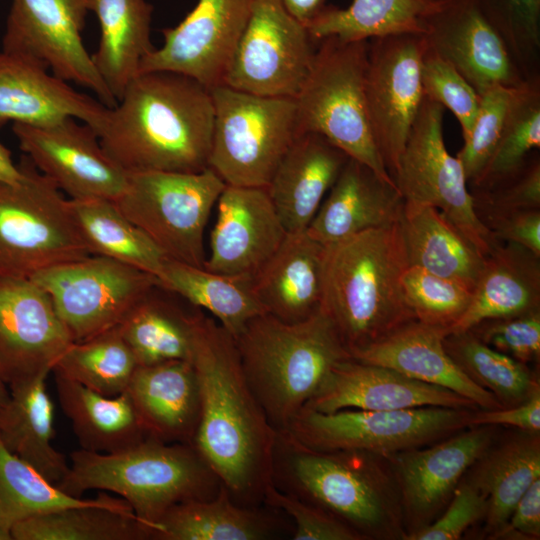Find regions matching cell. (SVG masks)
Masks as SVG:
<instances>
[{"label": "cell", "mask_w": 540, "mask_h": 540, "mask_svg": "<svg viewBox=\"0 0 540 540\" xmlns=\"http://www.w3.org/2000/svg\"><path fill=\"white\" fill-rule=\"evenodd\" d=\"M191 362L201 400L193 444L235 503L261 507L273 485L277 430L247 382L235 339L211 316H202Z\"/></svg>", "instance_id": "6da1fadb"}, {"label": "cell", "mask_w": 540, "mask_h": 540, "mask_svg": "<svg viewBox=\"0 0 540 540\" xmlns=\"http://www.w3.org/2000/svg\"><path fill=\"white\" fill-rule=\"evenodd\" d=\"M211 90L169 71L139 73L108 109L100 143L126 172H200L209 167Z\"/></svg>", "instance_id": "7a4b0ae2"}, {"label": "cell", "mask_w": 540, "mask_h": 540, "mask_svg": "<svg viewBox=\"0 0 540 540\" xmlns=\"http://www.w3.org/2000/svg\"><path fill=\"white\" fill-rule=\"evenodd\" d=\"M273 485L330 513L367 539H405L399 490L386 457L320 451L277 431Z\"/></svg>", "instance_id": "3957f363"}, {"label": "cell", "mask_w": 540, "mask_h": 540, "mask_svg": "<svg viewBox=\"0 0 540 540\" xmlns=\"http://www.w3.org/2000/svg\"><path fill=\"white\" fill-rule=\"evenodd\" d=\"M408 266L399 222L325 246L321 308L350 353L415 320L401 287Z\"/></svg>", "instance_id": "277c9868"}, {"label": "cell", "mask_w": 540, "mask_h": 540, "mask_svg": "<svg viewBox=\"0 0 540 540\" xmlns=\"http://www.w3.org/2000/svg\"><path fill=\"white\" fill-rule=\"evenodd\" d=\"M235 342L247 382L277 431L288 428L335 365L352 358L322 308L296 323L258 315Z\"/></svg>", "instance_id": "5b68a950"}, {"label": "cell", "mask_w": 540, "mask_h": 540, "mask_svg": "<svg viewBox=\"0 0 540 540\" xmlns=\"http://www.w3.org/2000/svg\"><path fill=\"white\" fill-rule=\"evenodd\" d=\"M221 485L194 444L164 443L146 437L114 453L73 451L69 470L57 486L74 497H82L89 490L111 492L124 499L154 532L156 523L171 507L212 499Z\"/></svg>", "instance_id": "8992f818"}, {"label": "cell", "mask_w": 540, "mask_h": 540, "mask_svg": "<svg viewBox=\"0 0 540 540\" xmlns=\"http://www.w3.org/2000/svg\"><path fill=\"white\" fill-rule=\"evenodd\" d=\"M311 69L294 98L297 134L324 136L394 183L376 148L365 98L368 41L319 40ZM395 184V183H394Z\"/></svg>", "instance_id": "52a82bcc"}, {"label": "cell", "mask_w": 540, "mask_h": 540, "mask_svg": "<svg viewBox=\"0 0 540 540\" xmlns=\"http://www.w3.org/2000/svg\"><path fill=\"white\" fill-rule=\"evenodd\" d=\"M22 178L0 180V277L31 278L90 254L70 199L25 155Z\"/></svg>", "instance_id": "ba28073f"}, {"label": "cell", "mask_w": 540, "mask_h": 540, "mask_svg": "<svg viewBox=\"0 0 540 540\" xmlns=\"http://www.w3.org/2000/svg\"><path fill=\"white\" fill-rule=\"evenodd\" d=\"M210 90L214 122L209 168L226 185L266 188L297 135L294 99L226 85Z\"/></svg>", "instance_id": "9c48e42d"}, {"label": "cell", "mask_w": 540, "mask_h": 540, "mask_svg": "<svg viewBox=\"0 0 540 540\" xmlns=\"http://www.w3.org/2000/svg\"><path fill=\"white\" fill-rule=\"evenodd\" d=\"M115 200L120 211L170 259L203 267L204 235L226 184L211 169L200 172H127Z\"/></svg>", "instance_id": "30bf717a"}, {"label": "cell", "mask_w": 540, "mask_h": 540, "mask_svg": "<svg viewBox=\"0 0 540 540\" xmlns=\"http://www.w3.org/2000/svg\"><path fill=\"white\" fill-rule=\"evenodd\" d=\"M473 411L439 406L332 413L303 409L285 431L314 450L363 451L387 457L469 428Z\"/></svg>", "instance_id": "8fae6325"}, {"label": "cell", "mask_w": 540, "mask_h": 540, "mask_svg": "<svg viewBox=\"0 0 540 540\" xmlns=\"http://www.w3.org/2000/svg\"><path fill=\"white\" fill-rule=\"evenodd\" d=\"M444 110L423 97L393 181L404 200L437 208L485 257L500 242L477 217L463 167L446 148Z\"/></svg>", "instance_id": "7c38bea8"}, {"label": "cell", "mask_w": 540, "mask_h": 540, "mask_svg": "<svg viewBox=\"0 0 540 540\" xmlns=\"http://www.w3.org/2000/svg\"><path fill=\"white\" fill-rule=\"evenodd\" d=\"M31 279L50 296L74 342L116 327L159 285L155 276L101 255L49 267Z\"/></svg>", "instance_id": "4fadbf2b"}, {"label": "cell", "mask_w": 540, "mask_h": 540, "mask_svg": "<svg viewBox=\"0 0 540 540\" xmlns=\"http://www.w3.org/2000/svg\"><path fill=\"white\" fill-rule=\"evenodd\" d=\"M314 41L282 0H254L221 85L258 96L294 99L311 69Z\"/></svg>", "instance_id": "5bb4252c"}, {"label": "cell", "mask_w": 540, "mask_h": 540, "mask_svg": "<svg viewBox=\"0 0 540 540\" xmlns=\"http://www.w3.org/2000/svg\"><path fill=\"white\" fill-rule=\"evenodd\" d=\"M426 47L423 34L368 40V118L376 148L392 180L424 97L421 61Z\"/></svg>", "instance_id": "9a60e30c"}, {"label": "cell", "mask_w": 540, "mask_h": 540, "mask_svg": "<svg viewBox=\"0 0 540 540\" xmlns=\"http://www.w3.org/2000/svg\"><path fill=\"white\" fill-rule=\"evenodd\" d=\"M89 11V0H11L2 50L44 63L55 76L91 90L112 108L117 101L82 40Z\"/></svg>", "instance_id": "2e32d148"}, {"label": "cell", "mask_w": 540, "mask_h": 540, "mask_svg": "<svg viewBox=\"0 0 540 540\" xmlns=\"http://www.w3.org/2000/svg\"><path fill=\"white\" fill-rule=\"evenodd\" d=\"M20 149L69 199L115 201L128 173L103 149L86 123L66 117L45 125L12 124Z\"/></svg>", "instance_id": "e0dca14e"}, {"label": "cell", "mask_w": 540, "mask_h": 540, "mask_svg": "<svg viewBox=\"0 0 540 540\" xmlns=\"http://www.w3.org/2000/svg\"><path fill=\"white\" fill-rule=\"evenodd\" d=\"M466 429L428 448L386 457L399 490L406 536L436 519L464 474L492 445L494 426Z\"/></svg>", "instance_id": "ac0fdd59"}, {"label": "cell", "mask_w": 540, "mask_h": 540, "mask_svg": "<svg viewBox=\"0 0 540 540\" xmlns=\"http://www.w3.org/2000/svg\"><path fill=\"white\" fill-rule=\"evenodd\" d=\"M253 3L198 0L178 25L162 30V46L143 59L139 73L169 71L191 77L208 88L221 85Z\"/></svg>", "instance_id": "d6986e66"}, {"label": "cell", "mask_w": 540, "mask_h": 540, "mask_svg": "<svg viewBox=\"0 0 540 540\" xmlns=\"http://www.w3.org/2000/svg\"><path fill=\"white\" fill-rule=\"evenodd\" d=\"M73 342L43 288L31 278L0 277V376L8 387L50 373Z\"/></svg>", "instance_id": "ffe728a7"}, {"label": "cell", "mask_w": 540, "mask_h": 540, "mask_svg": "<svg viewBox=\"0 0 540 540\" xmlns=\"http://www.w3.org/2000/svg\"><path fill=\"white\" fill-rule=\"evenodd\" d=\"M423 36L479 95L495 86L517 88L528 82L477 0L440 1Z\"/></svg>", "instance_id": "44dd1931"}, {"label": "cell", "mask_w": 540, "mask_h": 540, "mask_svg": "<svg viewBox=\"0 0 540 540\" xmlns=\"http://www.w3.org/2000/svg\"><path fill=\"white\" fill-rule=\"evenodd\" d=\"M215 206L203 267L252 278L287 234L267 188L226 185Z\"/></svg>", "instance_id": "7402d4cb"}, {"label": "cell", "mask_w": 540, "mask_h": 540, "mask_svg": "<svg viewBox=\"0 0 540 540\" xmlns=\"http://www.w3.org/2000/svg\"><path fill=\"white\" fill-rule=\"evenodd\" d=\"M427 406L479 409L449 389L353 358L332 368L303 409L332 413L342 409L388 411Z\"/></svg>", "instance_id": "603a6c76"}, {"label": "cell", "mask_w": 540, "mask_h": 540, "mask_svg": "<svg viewBox=\"0 0 540 540\" xmlns=\"http://www.w3.org/2000/svg\"><path fill=\"white\" fill-rule=\"evenodd\" d=\"M109 107L76 91L29 56L0 51V128L8 122L45 125L66 117L99 133ZM99 137V136H98Z\"/></svg>", "instance_id": "cb8c5ba5"}, {"label": "cell", "mask_w": 540, "mask_h": 540, "mask_svg": "<svg viewBox=\"0 0 540 540\" xmlns=\"http://www.w3.org/2000/svg\"><path fill=\"white\" fill-rule=\"evenodd\" d=\"M443 328L412 320L379 340L351 352L352 358L393 369L409 378L449 389L491 410L503 406L472 381L447 353Z\"/></svg>", "instance_id": "d4e9b609"}, {"label": "cell", "mask_w": 540, "mask_h": 540, "mask_svg": "<svg viewBox=\"0 0 540 540\" xmlns=\"http://www.w3.org/2000/svg\"><path fill=\"white\" fill-rule=\"evenodd\" d=\"M404 198L394 183L349 158L306 233L328 246L369 229L398 223Z\"/></svg>", "instance_id": "484cf974"}, {"label": "cell", "mask_w": 540, "mask_h": 540, "mask_svg": "<svg viewBox=\"0 0 540 540\" xmlns=\"http://www.w3.org/2000/svg\"><path fill=\"white\" fill-rule=\"evenodd\" d=\"M349 158L320 134L296 135L266 187L288 233L306 231Z\"/></svg>", "instance_id": "4316f807"}, {"label": "cell", "mask_w": 540, "mask_h": 540, "mask_svg": "<svg viewBox=\"0 0 540 540\" xmlns=\"http://www.w3.org/2000/svg\"><path fill=\"white\" fill-rule=\"evenodd\" d=\"M126 391L146 437L164 443L193 444L201 400L191 361L138 366Z\"/></svg>", "instance_id": "83f0119b"}, {"label": "cell", "mask_w": 540, "mask_h": 540, "mask_svg": "<svg viewBox=\"0 0 540 540\" xmlns=\"http://www.w3.org/2000/svg\"><path fill=\"white\" fill-rule=\"evenodd\" d=\"M325 246L306 231L288 233L252 277L265 313L287 323L308 319L322 306Z\"/></svg>", "instance_id": "f1b7e54d"}, {"label": "cell", "mask_w": 540, "mask_h": 540, "mask_svg": "<svg viewBox=\"0 0 540 540\" xmlns=\"http://www.w3.org/2000/svg\"><path fill=\"white\" fill-rule=\"evenodd\" d=\"M540 310V256L513 243H498L484 257L482 271L464 314L445 336L495 318Z\"/></svg>", "instance_id": "f546056e"}, {"label": "cell", "mask_w": 540, "mask_h": 540, "mask_svg": "<svg viewBox=\"0 0 540 540\" xmlns=\"http://www.w3.org/2000/svg\"><path fill=\"white\" fill-rule=\"evenodd\" d=\"M44 372L9 387L10 400L0 412V441L12 454L58 485L69 470L65 455L52 444L54 405Z\"/></svg>", "instance_id": "4dcf8cb0"}, {"label": "cell", "mask_w": 540, "mask_h": 540, "mask_svg": "<svg viewBox=\"0 0 540 540\" xmlns=\"http://www.w3.org/2000/svg\"><path fill=\"white\" fill-rule=\"evenodd\" d=\"M399 224L409 265L473 291L484 257L437 208L404 200Z\"/></svg>", "instance_id": "1f68e13d"}, {"label": "cell", "mask_w": 540, "mask_h": 540, "mask_svg": "<svg viewBox=\"0 0 540 540\" xmlns=\"http://www.w3.org/2000/svg\"><path fill=\"white\" fill-rule=\"evenodd\" d=\"M98 19L100 38L93 63L118 102L139 73L151 43L152 6L146 0H89Z\"/></svg>", "instance_id": "d6a6232c"}, {"label": "cell", "mask_w": 540, "mask_h": 540, "mask_svg": "<svg viewBox=\"0 0 540 540\" xmlns=\"http://www.w3.org/2000/svg\"><path fill=\"white\" fill-rule=\"evenodd\" d=\"M261 507L233 501L221 485L208 500H192L171 507L156 523L153 540H265L281 526L275 515Z\"/></svg>", "instance_id": "836d02e7"}, {"label": "cell", "mask_w": 540, "mask_h": 540, "mask_svg": "<svg viewBox=\"0 0 540 540\" xmlns=\"http://www.w3.org/2000/svg\"><path fill=\"white\" fill-rule=\"evenodd\" d=\"M147 293L116 326L138 366L173 360L191 361L196 333L204 313L189 310L171 297Z\"/></svg>", "instance_id": "e575fe53"}, {"label": "cell", "mask_w": 540, "mask_h": 540, "mask_svg": "<svg viewBox=\"0 0 540 540\" xmlns=\"http://www.w3.org/2000/svg\"><path fill=\"white\" fill-rule=\"evenodd\" d=\"M54 376L59 404L81 449L114 453L146 438L127 391L105 396L78 382Z\"/></svg>", "instance_id": "d590c367"}, {"label": "cell", "mask_w": 540, "mask_h": 540, "mask_svg": "<svg viewBox=\"0 0 540 540\" xmlns=\"http://www.w3.org/2000/svg\"><path fill=\"white\" fill-rule=\"evenodd\" d=\"M469 476L487 497L484 531L497 538L528 487L540 478L539 434L523 432L491 446Z\"/></svg>", "instance_id": "8d00e7d4"}, {"label": "cell", "mask_w": 540, "mask_h": 540, "mask_svg": "<svg viewBox=\"0 0 540 540\" xmlns=\"http://www.w3.org/2000/svg\"><path fill=\"white\" fill-rule=\"evenodd\" d=\"M153 528L120 497L34 515L11 528L12 540H153Z\"/></svg>", "instance_id": "74e56055"}, {"label": "cell", "mask_w": 540, "mask_h": 540, "mask_svg": "<svg viewBox=\"0 0 540 540\" xmlns=\"http://www.w3.org/2000/svg\"><path fill=\"white\" fill-rule=\"evenodd\" d=\"M157 279L162 289L209 312L234 339L250 320L266 314L252 278L224 275L168 258Z\"/></svg>", "instance_id": "f35d334b"}, {"label": "cell", "mask_w": 540, "mask_h": 540, "mask_svg": "<svg viewBox=\"0 0 540 540\" xmlns=\"http://www.w3.org/2000/svg\"><path fill=\"white\" fill-rule=\"evenodd\" d=\"M440 1L353 0L349 7L327 8L306 27L315 41L334 36L345 42L395 34H424Z\"/></svg>", "instance_id": "ab89813d"}, {"label": "cell", "mask_w": 540, "mask_h": 540, "mask_svg": "<svg viewBox=\"0 0 540 540\" xmlns=\"http://www.w3.org/2000/svg\"><path fill=\"white\" fill-rule=\"evenodd\" d=\"M70 204L91 255L105 256L158 277L168 257L114 201L70 199Z\"/></svg>", "instance_id": "60d3db41"}, {"label": "cell", "mask_w": 540, "mask_h": 540, "mask_svg": "<svg viewBox=\"0 0 540 540\" xmlns=\"http://www.w3.org/2000/svg\"><path fill=\"white\" fill-rule=\"evenodd\" d=\"M137 367L133 352L114 327L73 342L56 360L51 372L113 397L127 390Z\"/></svg>", "instance_id": "b9f144b4"}, {"label": "cell", "mask_w": 540, "mask_h": 540, "mask_svg": "<svg viewBox=\"0 0 540 540\" xmlns=\"http://www.w3.org/2000/svg\"><path fill=\"white\" fill-rule=\"evenodd\" d=\"M443 343L458 367L503 407L517 405L539 389L527 364L491 348L470 330L448 334Z\"/></svg>", "instance_id": "7bdbcfd3"}, {"label": "cell", "mask_w": 540, "mask_h": 540, "mask_svg": "<svg viewBox=\"0 0 540 540\" xmlns=\"http://www.w3.org/2000/svg\"><path fill=\"white\" fill-rule=\"evenodd\" d=\"M102 496L103 492L94 499H85L65 493L0 441V524L10 530L34 515L95 504Z\"/></svg>", "instance_id": "ee69618b"}, {"label": "cell", "mask_w": 540, "mask_h": 540, "mask_svg": "<svg viewBox=\"0 0 540 540\" xmlns=\"http://www.w3.org/2000/svg\"><path fill=\"white\" fill-rule=\"evenodd\" d=\"M539 79L518 87L500 139L485 169L470 190L487 189L516 173L540 147Z\"/></svg>", "instance_id": "f6af8a7d"}, {"label": "cell", "mask_w": 540, "mask_h": 540, "mask_svg": "<svg viewBox=\"0 0 540 540\" xmlns=\"http://www.w3.org/2000/svg\"><path fill=\"white\" fill-rule=\"evenodd\" d=\"M526 81L539 79L540 0H477Z\"/></svg>", "instance_id": "bcb514c9"}, {"label": "cell", "mask_w": 540, "mask_h": 540, "mask_svg": "<svg viewBox=\"0 0 540 540\" xmlns=\"http://www.w3.org/2000/svg\"><path fill=\"white\" fill-rule=\"evenodd\" d=\"M401 287L415 320L444 332L464 314L472 297L462 284L413 265L404 270Z\"/></svg>", "instance_id": "7dc6e473"}, {"label": "cell", "mask_w": 540, "mask_h": 540, "mask_svg": "<svg viewBox=\"0 0 540 540\" xmlns=\"http://www.w3.org/2000/svg\"><path fill=\"white\" fill-rule=\"evenodd\" d=\"M517 88L495 86L480 95L473 127L456 155L468 187L477 182L496 148Z\"/></svg>", "instance_id": "c3c4849f"}, {"label": "cell", "mask_w": 540, "mask_h": 540, "mask_svg": "<svg viewBox=\"0 0 540 540\" xmlns=\"http://www.w3.org/2000/svg\"><path fill=\"white\" fill-rule=\"evenodd\" d=\"M423 96L449 109L457 118L463 141L473 127L480 95L470 83L446 60L428 46L421 61Z\"/></svg>", "instance_id": "681fc988"}, {"label": "cell", "mask_w": 540, "mask_h": 540, "mask_svg": "<svg viewBox=\"0 0 540 540\" xmlns=\"http://www.w3.org/2000/svg\"><path fill=\"white\" fill-rule=\"evenodd\" d=\"M477 217L540 208V160L527 159L513 175L482 190H470Z\"/></svg>", "instance_id": "f907efd6"}, {"label": "cell", "mask_w": 540, "mask_h": 540, "mask_svg": "<svg viewBox=\"0 0 540 540\" xmlns=\"http://www.w3.org/2000/svg\"><path fill=\"white\" fill-rule=\"evenodd\" d=\"M470 331L486 345L519 362H539L540 310L484 320Z\"/></svg>", "instance_id": "816d5d0a"}, {"label": "cell", "mask_w": 540, "mask_h": 540, "mask_svg": "<svg viewBox=\"0 0 540 540\" xmlns=\"http://www.w3.org/2000/svg\"><path fill=\"white\" fill-rule=\"evenodd\" d=\"M264 504L283 511L295 522L294 540H364L362 536L325 510L271 485Z\"/></svg>", "instance_id": "f5cc1de1"}, {"label": "cell", "mask_w": 540, "mask_h": 540, "mask_svg": "<svg viewBox=\"0 0 540 540\" xmlns=\"http://www.w3.org/2000/svg\"><path fill=\"white\" fill-rule=\"evenodd\" d=\"M487 512V497L468 479L455 488L444 513L405 540H458Z\"/></svg>", "instance_id": "db71d44e"}, {"label": "cell", "mask_w": 540, "mask_h": 540, "mask_svg": "<svg viewBox=\"0 0 540 540\" xmlns=\"http://www.w3.org/2000/svg\"><path fill=\"white\" fill-rule=\"evenodd\" d=\"M480 221L499 242L517 244L540 256V208L488 215Z\"/></svg>", "instance_id": "11a10c76"}, {"label": "cell", "mask_w": 540, "mask_h": 540, "mask_svg": "<svg viewBox=\"0 0 540 540\" xmlns=\"http://www.w3.org/2000/svg\"><path fill=\"white\" fill-rule=\"evenodd\" d=\"M481 425H506L523 432L539 434L540 431V389L534 391L523 402L498 409L473 411L470 427Z\"/></svg>", "instance_id": "9f6ffc18"}, {"label": "cell", "mask_w": 540, "mask_h": 540, "mask_svg": "<svg viewBox=\"0 0 540 540\" xmlns=\"http://www.w3.org/2000/svg\"><path fill=\"white\" fill-rule=\"evenodd\" d=\"M513 535L524 536L525 539H538L540 536V478L521 496L497 538Z\"/></svg>", "instance_id": "6f0895ef"}, {"label": "cell", "mask_w": 540, "mask_h": 540, "mask_svg": "<svg viewBox=\"0 0 540 540\" xmlns=\"http://www.w3.org/2000/svg\"><path fill=\"white\" fill-rule=\"evenodd\" d=\"M287 10L307 26L328 6V0H282Z\"/></svg>", "instance_id": "680465c9"}, {"label": "cell", "mask_w": 540, "mask_h": 540, "mask_svg": "<svg viewBox=\"0 0 540 540\" xmlns=\"http://www.w3.org/2000/svg\"><path fill=\"white\" fill-rule=\"evenodd\" d=\"M22 175L20 164L13 161L9 149L0 142V180L14 183L19 181Z\"/></svg>", "instance_id": "91938a15"}, {"label": "cell", "mask_w": 540, "mask_h": 540, "mask_svg": "<svg viewBox=\"0 0 540 540\" xmlns=\"http://www.w3.org/2000/svg\"><path fill=\"white\" fill-rule=\"evenodd\" d=\"M10 400V390L0 376V412L6 407Z\"/></svg>", "instance_id": "94428289"}, {"label": "cell", "mask_w": 540, "mask_h": 540, "mask_svg": "<svg viewBox=\"0 0 540 540\" xmlns=\"http://www.w3.org/2000/svg\"><path fill=\"white\" fill-rule=\"evenodd\" d=\"M0 540H12L11 530L0 524Z\"/></svg>", "instance_id": "6125c7cd"}, {"label": "cell", "mask_w": 540, "mask_h": 540, "mask_svg": "<svg viewBox=\"0 0 540 540\" xmlns=\"http://www.w3.org/2000/svg\"><path fill=\"white\" fill-rule=\"evenodd\" d=\"M434 1H442V0H434Z\"/></svg>", "instance_id": "be15d7a7"}]
</instances>
